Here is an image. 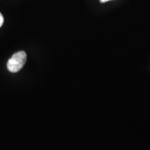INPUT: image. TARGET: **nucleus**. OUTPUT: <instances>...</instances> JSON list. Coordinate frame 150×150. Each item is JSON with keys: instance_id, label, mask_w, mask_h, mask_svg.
Wrapping results in <instances>:
<instances>
[{"instance_id": "1", "label": "nucleus", "mask_w": 150, "mask_h": 150, "mask_svg": "<svg viewBox=\"0 0 150 150\" xmlns=\"http://www.w3.org/2000/svg\"><path fill=\"white\" fill-rule=\"evenodd\" d=\"M27 61V54L25 52L20 51L14 54L7 63V68L9 72L16 73L23 67Z\"/></svg>"}, {"instance_id": "2", "label": "nucleus", "mask_w": 150, "mask_h": 150, "mask_svg": "<svg viewBox=\"0 0 150 150\" xmlns=\"http://www.w3.org/2000/svg\"><path fill=\"white\" fill-rule=\"evenodd\" d=\"M4 24V17L2 15H1V13H0V27L3 25Z\"/></svg>"}, {"instance_id": "3", "label": "nucleus", "mask_w": 150, "mask_h": 150, "mask_svg": "<svg viewBox=\"0 0 150 150\" xmlns=\"http://www.w3.org/2000/svg\"><path fill=\"white\" fill-rule=\"evenodd\" d=\"M99 1H100L101 3H104V2H106V1H110V0H99Z\"/></svg>"}]
</instances>
